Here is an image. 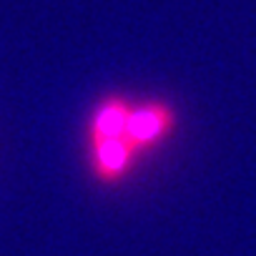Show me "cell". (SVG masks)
<instances>
[{"label": "cell", "instance_id": "cell-1", "mask_svg": "<svg viewBox=\"0 0 256 256\" xmlns=\"http://www.w3.org/2000/svg\"><path fill=\"white\" fill-rule=\"evenodd\" d=\"M174 131H176V110L168 100L151 98L131 106L126 123V138L138 158L164 146Z\"/></svg>", "mask_w": 256, "mask_h": 256}]
</instances>
